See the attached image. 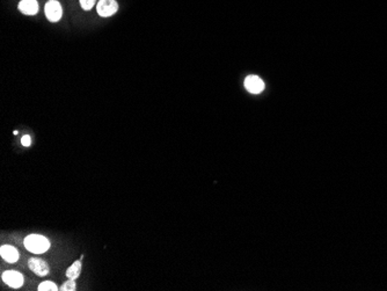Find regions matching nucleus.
Wrapping results in <instances>:
<instances>
[{
  "instance_id": "9b49d317",
  "label": "nucleus",
  "mask_w": 387,
  "mask_h": 291,
  "mask_svg": "<svg viewBox=\"0 0 387 291\" xmlns=\"http://www.w3.org/2000/svg\"><path fill=\"white\" fill-rule=\"evenodd\" d=\"M59 290H62V291H74L75 290V282H74V280H72V278H70V280L66 281L62 286H60Z\"/></svg>"
},
{
  "instance_id": "9d476101",
  "label": "nucleus",
  "mask_w": 387,
  "mask_h": 291,
  "mask_svg": "<svg viewBox=\"0 0 387 291\" xmlns=\"http://www.w3.org/2000/svg\"><path fill=\"white\" fill-rule=\"evenodd\" d=\"M57 290H59L58 286L56 285L54 282H50V281L43 282L38 285V291H57Z\"/></svg>"
},
{
  "instance_id": "f8f14e48",
  "label": "nucleus",
  "mask_w": 387,
  "mask_h": 291,
  "mask_svg": "<svg viewBox=\"0 0 387 291\" xmlns=\"http://www.w3.org/2000/svg\"><path fill=\"white\" fill-rule=\"evenodd\" d=\"M96 0H80V6L85 11H91L95 5Z\"/></svg>"
},
{
  "instance_id": "f257e3e1",
  "label": "nucleus",
  "mask_w": 387,
  "mask_h": 291,
  "mask_svg": "<svg viewBox=\"0 0 387 291\" xmlns=\"http://www.w3.org/2000/svg\"><path fill=\"white\" fill-rule=\"evenodd\" d=\"M25 247L31 253L41 254L49 249L50 242L46 237L40 234H30L25 239Z\"/></svg>"
},
{
  "instance_id": "f03ea898",
  "label": "nucleus",
  "mask_w": 387,
  "mask_h": 291,
  "mask_svg": "<svg viewBox=\"0 0 387 291\" xmlns=\"http://www.w3.org/2000/svg\"><path fill=\"white\" fill-rule=\"evenodd\" d=\"M44 11H46L47 19L49 20L50 22L59 21L63 15V9L57 0H49V2L46 4Z\"/></svg>"
},
{
  "instance_id": "ddd939ff",
  "label": "nucleus",
  "mask_w": 387,
  "mask_h": 291,
  "mask_svg": "<svg viewBox=\"0 0 387 291\" xmlns=\"http://www.w3.org/2000/svg\"><path fill=\"white\" fill-rule=\"evenodd\" d=\"M30 143H31V138H30V136L26 135V136H23V137H22V139H21V144L23 145V147H29Z\"/></svg>"
},
{
  "instance_id": "6e6552de",
  "label": "nucleus",
  "mask_w": 387,
  "mask_h": 291,
  "mask_svg": "<svg viewBox=\"0 0 387 291\" xmlns=\"http://www.w3.org/2000/svg\"><path fill=\"white\" fill-rule=\"evenodd\" d=\"M0 256H2L4 260L10 262V264H14V262L19 260L18 249L10 245L2 246V248H0Z\"/></svg>"
},
{
  "instance_id": "423d86ee",
  "label": "nucleus",
  "mask_w": 387,
  "mask_h": 291,
  "mask_svg": "<svg viewBox=\"0 0 387 291\" xmlns=\"http://www.w3.org/2000/svg\"><path fill=\"white\" fill-rule=\"evenodd\" d=\"M28 265H29L31 272L38 275V276H46V275L49 274V266L46 261L40 260V259H30Z\"/></svg>"
},
{
  "instance_id": "1a4fd4ad",
  "label": "nucleus",
  "mask_w": 387,
  "mask_h": 291,
  "mask_svg": "<svg viewBox=\"0 0 387 291\" xmlns=\"http://www.w3.org/2000/svg\"><path fill=\"white\" fill-rule=\"evenodd\" d=\"M82 268H83V264L82 260H78L72 264L66 270V276L68 278H72V280H76L79 277L80 273H82Z\"/></svg>"
},
{
  "instance_id": "0eeeda50",
  "label": "nucleus",
  "mask_w": 387,
  "mask_h": 291,
  "mask_svg": "<svg viewBox=\"0 0 387 291\" xmlns=\"http://www.w3.org/2000/svg\"><path fill=\"white\" fill-rule=\"evenodd\" d=\"M18 9L25 15H35L38 13V3L36 0H21Z\"/></svg>"
},
{
  "instance_id": "7ed1b4c3",
  "label": "nucleus",
  "mask_w": 387,
  "mask_h": 291,
  "mask_svg": "<svg viewBox=\"0 0 387 291\" xmlns=\"http://www.w3.org/2000/svg\"><path fill=\"white\" fill-rule=\"evenodd\" d=\"M96 11H98L100 17H111L119 11V4L116 0H100L98 6H96Z\"/></svg>"
},
{
  "instance_id": "39448f33",
  "label": "nucleus",
  "mask_w": 387,
  "mask_h": 291,
  "mask_svg": "<svg viewBox=\"0 0 387 291\" xmlns=\"http://www.w3.org/2000/svg\"><path fill=\"white\" fill-rule=\"evenodd\" d=\"M3 280L6 283L7 285H10L11 288L18 289L23 284V276L22 274L15 270H7L3 274Z\"/></svg>"
},
{
  "instance_id": "20e7f679",
  "label": "nucleus",
  "mask_w": 387,
  "mask_h": 291,
  "mask_svg": "<svg viewBox=\"0 0 387 291\" xmlns=\"http://www.w3.org/2000/svg\"><path fill=\"white\" fill-rule=\"evenodd\" d=\"M245 88L253 94H259L264 90V83L260 77L257 76H248L245 79Z\"/></svg>"
}]
</instances>
